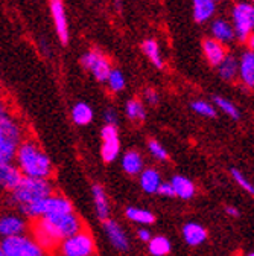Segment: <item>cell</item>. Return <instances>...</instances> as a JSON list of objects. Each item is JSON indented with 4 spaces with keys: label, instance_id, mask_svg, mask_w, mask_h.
Segmentation results:
<instances>
[{
    "label": "cell",
    "instance_id": "6da1fadb",
    "mask_svg": "<svg viewBox=\"0 0 254 256\" xmlns=\"http://www.w3.org/2000/svg\"><path fill=\"white\" fill-rule=\"evenodd\" d=\"M82 229V220L75 212H70L58 216H43L35 220L30 226V232H32L30 235L46 252H49L58 248L61 241L81 232Z\"/></svg>",
    "mask_w": 254,
    "mask_h": 256
},
{
    "label": "cell",
    "instance_id": "7a4b0ae2",
    "mask_svg": "<svg viewBox=\"0 0 254 256\" xmlns=\"http://www.w3.org/2000/svg\"><path fill=\"white\" fill-rule=\"evenodd\" d=\"M14 164L18 166L24 177L34 178H49L53 174V165L49 156L41 150V146L32 140L24 139L18 146Z\"/></svg>",
    "mask_w": 254,
    "mask_h": 256
},
{
    "label": "cell",
    "instance_id": "3957f363",
    "mask_svg": "<svg viewBox=\"0 0 254 256\" xmlns=\"http://www.w3.org/2000/svg\"><path fill=\"white\" fill-rule=\"evenodd\" d=\"M52 194H53V184L49 178L23 177L20 184L12 192H9L8 202L9 204L20 208L23 204H29L37 200L46 198Z\"/></svg>",
    "mask_w": 254,
    "mask_h": 256
},
{
    "label": "cell",
    "instance_id": "277c9868",
    "mask_svg": "<svg viewBox=\"0 0 254 256\" xmlns=\"http://www.w3.org/2000/svg\"><path fill=\"white\" fill-rule=\"evenodd\" d=\"M23 140V128L15 118L9 114L0 120V164L14 162Z\"/></svg>",
    "mask_w": 254,
    "mask_h": 256
},
{
    "label": "cell",
    "instance_id": "5b68a950",
    "mask_svg": "<svg viewBox=\"0 0 254 256\" xmlns=\"http://www.w3.org/2000/svg\"><path fill=\"white\" fill-rule=\"evenodd\" d=\"M230 22L233 24L236 40L245 43V40L254 32V4L241 0L232 6Z\"/></svg>",
    "mask_w": 254,
    "mask_h": 256
},
{
    "label": "cell",
    "instance_id": "8992f818",
    "mask_svg": "<svg viewBox=\"0 0 254 256\" xmlns=\"http://www.w3.org/2000/svg\"><path fill=\"white\" fill-rule=\"evenodd\" d=\"M0 242L5 256H47V252L37 242V240L27 234L3 238Z\"/></svg>",
    "mask_w": 254,
    "mask_h": 256
},
{
    "label": "cell",
    "instance_id": "52a82bcc",
    "mask_svg": "<svg viewBox=\"0 0 254 256\" xmlns=\"http://www.w3.org/2000/svg\"><path fill=\"white\" fill-rule=\"evenodd\" d=\"M58 252L61 256H94L96 253V244L91 234L85 229L81 232L66 238L58 246Z\"/></svg>",
    "mask_w": 254,
    "mask_h": 256
},
{
    "label": "cell",
    "instance_id": "ba28073f",
    "mask_svg": "<svg viewBox=\"0 0 254 256\" xmlns=\"http://www.w3.org/2000/svg\"><path fill=\"white\" fill-rule=\"evenodd\" d=\"M81 64H82V68L87 69L93 75V78L99 82H105L111 69H113L108 58L99 50L85 52L81 56Z\"/></svg>",
    "mask_w": 254,
    "mask_h": 256
},
{
    "label": "cell",
    "instance_id": "9c48e42d",
    "mask_svg": "<svg viewBox=\"0 0 254 256\" xmlns=\"http://www.w3.org/2000/svg\"><path fill=\"white\" fill-rule=\"evenodd\" d=\"M101 156L104 162L111 164L120 156V138L117 125H104L101 130Z\"/></svg>",
    "mask_w": 254,
    "mask_h": 256
},
{
    "label": "cell",
    "instance_id": "30bf717a",
    "mask_svg": "<svg viewBox=\"0 0 254 256\" xmlns=\"http://www.w3.org/2000/svg\"><path fill=\"white\" fill-rule=\"evenodd\" d=\"M29 229L27 218L20 212H5L0 215V238H11L26 234Z\"/></svg>",
    "mask_w": 254,
    "mask_h": 256
},
{
    "label": "cell",
    "instance_id": "8fae6325",
    "mask_svg": "<svg viewBox=\"0 0 254 256\" xmlns=\"http://www.w3.org/2000/svg\"><path fill=\"white\" fill-rule=\"evenodd\" d=\"M49 10L52 14V20H53L55 30H56V36H58L59 42L62 44H67L70 32H69V22H67L64 2H62V0H50Z\"/></svg>",
    "mask_w": 254,
    "mask_h": 256
},
{
    "label": "cell",
    "instance_id": "7c38bea8",
    "mask_svg": "<svg viewBox=\"0 0 254 256\" xmlns=\"http://www.w3.org/2000/svg\"><path fill=\"white\" fill-rule=\"evenodd\" d=\"M102 226H104V232H105L107 240L110 241V244L116 250L126 252L130 248V238H128V235H126V232L123 230V228L117 221L108 218L107 221L102 222Z\"/></svg>",
    "mask_w": 254,
    "mask_h": 256
},
{
    "label": "cell",
    "instance_id": "4fadbf2b",
    "mask_svg": "<svg viewBox=\"0 0 254 256\" xmlns=\"http://www.w3.org/2000/svg\"><path fill=\"white\" fill-rule=\"evenodd\" d=\"M23 177L24 176L14 162L0 164V190H5L9 194L20 184Z\"/></svg>",
    "mask_w": 254,
    "mask_h": 256
},
{
    "label": "cell",
    "instance_id": "5bb4252c",
    "mask_svg": "<svg viewBox=\"0 0 254 256\" xmlns=\"http://www.w3.org/2000/svg\"><path fill=\"white\" fill-rule=\"evenodd\" d=\"M203 54L210 66L218 68L219 64L224 61V58L229 55V49L224 43H221L212 37H207L203 40Z\"/></svg>",
    "mask_w": 254,
    "mask_h": 256
},
{
    "label": "cell",
    "instance_id": "9a60e30c",
    "mask_svg": "<svg viewBox=\"0 0 254 256\" xmlns=\"http://www.w3.org/2000/svg\"><path fill=\"white\" fill-rule=\"evenodd\" d=\"M210 34H212V38L224 43V44L233 43L236 40V34H235L232 22L227 20V18H222V17H218V18L212 20Z\"/></svg>",
    "mask_w": 254,
    "mask_h": 256
},
{
    "label": "cell",
    "instance_id": "2e32d148",
    "mask_svg": "<svg viewBox=\"0 0 254 256\" xmlns=\"http://www.w3.org/2000/svg\"><path fill=\"white\" fill-rule=\"evenodd\" d=\"M91 198H93V206H94V214L104 222L110 218V202L107 197V192L102 184L94 183L91 186Z\"/></svg>",
    "mask_w": 254,
    "mask_h": 256
},
{
    "label": "cell",
    "instance_id": "e0dca14e",
    "mask_svg": "<svg viewBox=\"0 0 254 256\" xmlns=\"http://www.w3.org/2000/svg\"><path fill=\"white\" fill-rule=\"evenodd\" d=\"M247 88H254V52L245 50L239 56V76Z\"/></svg>",
    "mask_w": 254,
    "mask_h": 256
},
{
    "label": "cell",
    "instance_id": "ac0fdd59",
    "mask_svg": "<svg viewBox=\"0 0 254 256\" xmlns=\"http://www.w3.org/2000/svg\"><path fill=\"white\" fill-rule=\"evenodd\" d=\"M192 12L194 20L198 24L210 22L216 14V2L215 0H192Z\"/></svg>",
    "mask_w": 254,
    "mask_h": 256
},
{
    "label": "cell",
    "instance_id": "d6986e66",
    "mask_svg": "<svg viewBox=\"0 0 254 256\" xmlns=\"http://www.w3.org/2000/svg\"><path fill=\"white\" fill-rule=\"evenodd\" d=\"M120 165H122V170L128 176H139L145 170L143 157L137 150H130L123 152Z\"/></svg>",
    "mask_w": 254,
    "mask_h": 256
},
{
    "label": "cell",
    "instance_id": "ffe728a7",
    "mask_svg": "<svg viewBox=\"0 0 254 256\" xmlns=\"http://www.w3.org/2000/svg\"><path fill=\"white\" fill-rule=\"evenodd\" d=\"M181 234H183V240L186 241V244L192 247L201 246L207 240V230L198 222H186L181 229Z\"/></svg>",
    "mask_w": 254,
    "mask_h": 256
},
{
    "label": "cell",
    "instance_id": "44dd1931",
    "mask_svg": "<svg viewBox=\"0 0 254 256\" xmlns=\"http://www.w3.org/2000/svg\"><path fill=\"white\" fill-rule=\"evenodd\" d=\"M140 188L146 194H157L158 188L162 184V176L155 168H146L139 174Z\"/></svg>",
    "mask_w": 254,
    "mask_h": 256
},
{
    "label": "cell",
    "instance_id": "7402d4cb",
    "mask_svg": "<svg viewBox=\"0 0 254 256\" xmlns=\"http://www.w3.org/2000/svg\"><path fill=\"white\" fill-rule=\"evenodd\" d=\"M171 184L174 188L175 197L183 198V200H190L197 192L195 183L184 176H174L171 178Z\"/></svg>",
    "mask_w": 254,
    "mask_h": 256
},
{
    "label": "cell",
    "instance_id": "603a6c76",
    "mask_svg": "<svg viewBox=\"0 0 254 256\" xmlns=\"http://www.w3.org/2000/svg\"><path fill=\"white\" fill-rule=\"evenodd\" d=\"M216 69H218V75L221 80L232 82L239 76V58L229 54Z\"/></svg>",
    "mask_w": 254,
    "mask_h": 256
},
{
    "label": "cell",
    "instance_id": "cb8c5ba5",
    "mask_svg": "<svg viewBox=\"0 0 254 256\" xmlns=\"http://www.w3.org/2000/svg\"><path fill=\"white\" fill-rule=\"evenodd\" d=\"M142 52L154 64V68H157V69H163L165 68V60H163V55H162L160 44H158L154 38H148V40H145L142 43Z\"/></svg>",
    "mask_w": 254,
    "mask_h": 256
},
{
    "label": "cell",
    "instance_id": "d4e9b609",
    "mask_svg": "<svg viewBox=\"0 0 254 256\" xmlns=\"http://www.w3.org/2000/svg\"><path fill=\"white\" fill-rule=\"evenodd\" d=\"M70 116H72V120L75 125L85 126L93 122L94 113H93V108L87 102H76V104H73V107L70 110Z\"/></svg>",
    "mask_w": 254,
    "mask_h": 256
},
{
    "label": "cell",
    "instance_id": "484cf974",
    "mask_svg": "<svg viewBox=\"0 0 254 256\" xmlns=\"http://www.w3.org/2000/svg\"><path fill=\"white\" fill-rule=\"evenodd\" d=\"M125 216L136 224H140V226H149V224H154V221H155V215L151 210L136 208V206L126 208Z\"/></svg>",
    "mask_w": 254,
    "mask_h": 256
},
{
    "label": "cell",
    "instance_id": "4316f807",
    "mask_svg": "<svg viewBox=\"0 0 254 256\" xmlns=\"http://www.w3.org/2000/svg\"><path fill=\"white\" fill-rule=\"evenodd\" d=\"M148 250L152 256H168L172 250V244L166 236L157 235V236H152L149 240Z\"/></svg>",
    "mask_w": 254,
    "mask_h": 256
},
{
    "label": "cell",
    "instance_id": "83f0119b",
    "mask_svg": "<svg viewBox=\"0 0 254 256\" xmlns=\"http://www.w3.org/2000/svg\"><path fill=\"white\" fill-rule=\"evenodd\" d=\"M213 102H215V107L219 108L224 114H227L229 118H232L233 120H239L241 119V112L239 108L236 107V104H233L230 100L224 98V96H219V94H215L213 96Z\"/></svg>",
    "mask_w": 254,
    "mask_h": 256
},
{
    "label": "cell",
    "instance_id": "f1b7e54d",
    "mask_svg": "<svg viewBox=\"0 0 254 256\" xmlns=\"http://www.w3.org/2000/svg\"><path fill=\"white\" fill-rule=\"evenodd\" d=\"M125 114L130 120H136V122H142L146 119V110L142 101L139 100H130L125 104Z\"/></svg>",
    "mask_w": 254,
    "mask_h": 256
},
{
    "label": "cell",
    "instance_id": "f546056e",
    "mask_svg": "<svg viewBox=\"0 0 254 256\" xmlns=\"http://www.w3.org/2000/svg\"><path fill=\"white\" fill-rule=\"evenodd\" d=\"M107 87L113 92V93H119L125 88L126 86V80H125V75L122 70L119 69H111L108 78H107Z\"/></svg>",
    "mask_w": 254,
    "mask_h": 256
},
{
    "label": "cell",
    "instance_id": "4dcf8cb0",
    "mask_svg": "<svg viewBox=\"0 0 254 256\" xmlns=\"http://www.w3.org/2000/svg\"><path fill=\"white\" fill-rule=\"evenodd\" d=\"M190 108H192L197 114L203 116V118H216V107L207 101H203V100H197V101H192L190 102Z\"/></svg>",
    "mask_w": 254,
    "mask_h": 256
},
{
    "label": "cell",
    "instance_id": "1f68e13d",
    "mask_svg": "<svg viewBox=\"0 0 254 256\" xmlns=\"http://www.w3.org/2000/svg\"><path fill=\"white\" fill-rule=\"evenodd\" d=\"M148 150L152 154V157L157 158V160H160V162H166V160H169V154H168L166 148L155 139L148 140Z\"/></svg>",
    "mask_w": 254,
    "mask_h": 256
},
{
    "label": "cell",
    "instance_id": "d6a6232c",
    "mask_svg": "<svg viewBox=\"0 0 254 256\" xmlns=\"http://www.w3.org/2000/svg\"><path fill=\"white\" fill-rule=\"evenodd\" d=\"M230 174H232V177H233V180L245 190V192H248L250 196H254V184L244 176V172L242 171H239L238 168H232V171H230Z\"/></svg>",
    "mask_w": 254,
    "mask_h": 256
},
{
    "label": "cell",
    "instance_id": "836d02e7",
    "mask_svg": "<svg viewBox=\"0 0 254 256\" xmlns=\"http://www.w3.org/2000/svg\"><path fill=\"white\" fill-rule=\"evenodd\" d=\"M143 100L146 101V104H149V106H157L158 104V101H160V96H158V92L155 90V88H152V87H148V88H145V92H143Z\"/></svg>",
    "mask_w": 254,
    "mask_h": 256
},
{
    "label": "cell",
    "instance_id": "e575fe53",
    "mask_svg": "<svg viewBox=\"0 0 254 256\" xmlns=\"http://www.w3.org/2000/svg\"><path fill=\"white\" fill-rule=\"evenodd\" d=\"M157 194L162 196V197H166V198L175 197V192H174V188H172L171 182H162L160 188H158V190H157Z\"/></svg>",
    "mask_w": 254,
    "mask_h": 256
},
{
    "label": "cell",
    "instance_id": "d590c367",
    "mask_svg": "<svg viewBox=\"0 0 254 256\" xmlns=\"http://www.w3.org/2000/svg\"><path fill=\"white\" fill-rule=\"evenodd\" d=\"M117 113H116V110L114 108H107L105 112H104V122H105V125H117Z\"/></svg>",
    "mask_w": 254,
    "mask_h": 256
},
{
    "label": "cell",
    "instance_id": "8d00e7d4",
    "mask_svg": "<svg viewBox=\"0 0 254 256\" xmlns=\"http://www.w3.org/2000/svg\"><path fill=\"white\" fill-rule=\"evenodd\" d=\"M137 238L140 240V241H143V242H149V240L152 238V235H151V232L146 229V228H140L139 230H137Z\"/></svg>",
    "mask_w": 254,
    "mask_h": 256
},
{
    "label": "cell",
    "instance_id": "74e56055",
    "mask_svg": "<svg viewBox=\"0 0 254 256\" xmlns=\"http://www.w3.org/2000/svg\"><path fill=\"white\" fill-rule=\"evenodd\" d=\"M8 110H9V108H8V106H6V102H5V101H0V120L9 116V112H8Z\"/></svg>",
    "mask_w": 254,
    "mask_h": 256
},
{
    "label": "cell",
    "instance_id": "f35d334b",
    "mask_svg": "<svg viewBox=\"0 0 254 256\" xmlns=\"http://www.w3.org/2000/svg\"><path fill=\"white\" fill-rule=\"evenodd\" d=\"M226 214L230 215V216H233V218H238L239 216V210L235 206H226Z\"/></svg>",
    "mask_w": 254,
    "mask_h": 256
},
{
    "label": "cell",
    "instance_id": "ab89813d",
    "mask_svg": "<svg viewBox=\"0 0 254 256\" xmlns=\"http://www.w3.org/2000/svg\"><path fill=\"white\" fill-rule=\"evenodd\" d=\"M245 44H247L248 50H253V52H254V32L245 40Z\"/></svg>",
    "mask_w": 254,
    "mask_h": 256
},
{
    "label": "cell",
    "instance_id": "60d3db41",
    "mask_svg": "<svg viewBox=\"0 0 254 256\" xmlns=\"http://www.w3.org/2000/svg\"><path fill=\"white\" fill-rule=\"evenodd\" d=\"M114 5H116V10L117 11H122V0H116Z\"/></svg>",
    "mask_w": 254,
    "mask_h": 256
},
{
    "label": "cell",
    "instance_id": "b9f144b4",
    "mask_svg": "<svg viewBox=\"0 0 254 256\" xmlns=\"http://www.w3.org/2000/svg\"><path fill=\"white\" fill-rule=\"evenodd\" d=\"M0 256H5V252H3V247H2V242H0Z\"/></svg>",
    "mask_w": 254,
    "mask_h": 256
},
{
    "label": "cell",
    "instance_id": "7bdbcfd3",
    "mask_svg": "<svg viewBox=\"0 0 254 256\" xmlns=\"http://www.w3.org/2000/svg\"><path fill=\"white\" fill-rule=\"evenodd\" d=\"M247 256H254V252H251V253H248Z\"/></svg>",
    "mask_w": 254,
    "mask_h": 256
},
{
    "label": "cell",
    "instance_id": "ee69618b",
    "mask_svg": "<svg viewBox=\"0 0 254 256\" xmlns=\"http://www.w3.org/2000/svg\"><path fill=\"white\" fill-rule=\"evenodd\" d=\"M215 2L218 4V2H224V0H215Z\"/></svg>",
    "mask_w": 254,
    "mask_h": 256
},
{
    "label": "cell",
    "instance_id": "f6af8a7d",
    "mask_svg": "<svg viewBox=\"0 0 254 256\" xmlns=\"http://www.w3.org/2000/svg\"><path fill=\"white\" fill-rule=\"evenodd\" d=\"M248 2H251V4H254V0H248Z\"/></svg>",
    "mask_w": 254,
    "mask_h": 256
}]
</instances>
